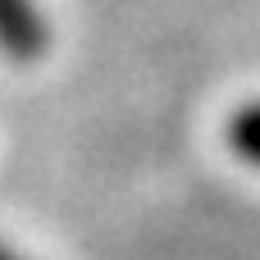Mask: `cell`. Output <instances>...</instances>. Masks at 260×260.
<instances>
[{
    "mask_svg": "<svg viewBox=\"0 0 260 260\" xmlns=\"http://www.w3.org/2000/svg\"><path fill=\"white\" fill-rule=\"evenodd\" d=\"M50 41V27L32 0H0V50L9 59H37Z\"/></svg>",
    "mask_w": 260,
    "mask_h": 260,
    "instance_id": "obj_1",
    "label": "cell"
},
{
    "mask_svg": "<svg viewBox=\"0 0 260 260\" xmlns=\"http://www.w3.org/2000/svg\"><path fill=\"white\" fill-rule=\"evenodd\" d=\"M229 146H233L247 165L260 169V101L242 105V110L233 114V123H229Z\"/></svg>",
    "mask_w": 260,
    "mask_h": 260,
    "instance_id": "obj_2",
    "label": "cell"
},
{
    "mask_svg": "<svg viewBox=\"0 0 260 260\" xmlns=\"http://www.w3.org/2000/svg\"><path fill=\"white\" fill-rule=\"evenodd\" d=\"M0 260H23V256H14V251H9V247H0Z\"/></svg>",
    "mask_w": 260,
    "mask_h": 260,
    "instance_id": "obj_3",
    "label": "cell"
}]
</instances>
